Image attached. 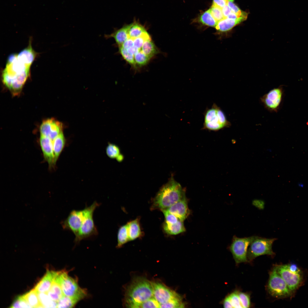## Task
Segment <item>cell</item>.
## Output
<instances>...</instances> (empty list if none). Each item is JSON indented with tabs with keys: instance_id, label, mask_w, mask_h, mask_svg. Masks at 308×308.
<instances>
[{
	"instance_id": "obj_1",
	"label": "cell",
	"mask_w": 308,
	"mask_h": 308,
	"mask_svg": "<svg viewBox=\"0 0 308 308\" xmlns=\"http://www.w3.org/2000/svg\"><path fill=\"white\" fill-rule=\"evenodd\" d=\"M185 196V192L180 184L171 177L153 198L151 209L166 210Z\"/></svg>"
},
{
	"instance_id": "obj_2",
	"label": "cell",
	"mask_w": 308,
	"mask_h": 308,
	"mask_svg": "<svg viewBox=\"0 0 308 308\" xmlns=\"http://www.w3.org/2000/svg\"><path fill=\"white\" fill-rule=\"evenodd\" d=\"M153 297L151 282L142 277L135 278L127 287L124 302L128 307L137 308L138 306Z\"/></svg>"
},
{
	"instance_id": "obj_3",
	"label": "cell",
	"mask_w": 308,
	"mask_h": 308,
	"mask_svg": "<svg viewBox=\"0 0 308 308\" xmlns=\"http://www.w3.org/2000/svg\"><path fill=\"white\" fill-rule=\"evenodd\" d=\"M54 281L60 285L64 295L79 301L87 295L86 290L79 286L77 280L69 276L65 270L56 271Z\"/></svg>"
},
{
	"instance_id": "obj_4",
	"label": "cell",
	"mask_w": 308,
	"mask_h": 308,
	"mask_svg": "<svg viewBox=\"0 0 308 308\" xmlns=\"http://www.w3.org/2000/svg\"><path fill=\"white\" fill-rule=\"evenodd\" d=\"M204 115L203 129L217 131L231 126L224 112L214 103L210 108H206Z\"/></svg>"
},
{
	"instance_id": "obj_5",
	"label": "cell",
	"mask_w": 308,
	"mask_h": 308,
	"mask_svg": "<svg viewBox=\"0 0 308 308\" xmlns=\"http://www.w3.org/2000/svg\"><path fill=\"white\" fill-rule=\"evenodd\" d=\"M267 288L269 294L272 297L277 298L289 297L293 294L277 272L276 266L273 268L270 272Z\"/></svg>"
},
{
	"instance_id": "obj_6",
	"label": "cell",
	"mask_w": 308,
	"mask_h": 308,
	"mask_svg": "<svg viewBox=\"0 0 308 308\" xmlns=\"http://www.w3.org/2000/svg\"><path fill=\"white\" fill-rule=\"evenodd\" d=\"M276 239L254 236L248 250L247 257L249 262L262 255L273 256L275 254L272 250V246Z\"/></svg>"
},
{
	"instance_id": "obj_7",
	"label": "cell",
	"mask_w": 308,
	"mask_h": 308,
	"mask_svg": "<svg viewBox=\"0 0 308 308\" xmlns=\"http://www.w3.org/2000/svg\"><path fill=\"white\" fill-rule=\"evenodd\" d=\"M100 204L95 201L91 205L87 206V211L78 234L75 236L74 242L79 243L81 240L97 235L98 231L95 224L93 215L96 209Z\"/></svg>"
},
{
	"instance_id": "obj_8",
	"label": "cell",
	"mask_w": 308,
	"mask_h": 308,
	"mask_svg": "<svg viewBox=\"0 0 308 308\" xmlns=\"http://www.w3.org/2000/svg\"><path fill=\"white\" fill-rule=\"evenodd\" d=\"M254 237L240 238L235 235L233 236L229 250L236 264L249 262L247 257L248 247Z\"/></svg>"
},
{
	"instance_id": "obj_9",
	"label": "cell",
	"mask_w": 308,
	"mask_h": 308,
	"mask_svg": "<svg viewBox=\"0 0 308 308\" xmlns=\"http://www.w3.org/2000/svg\"><path fill=\"white\" fill-rule=\"evenodd\" d=\"M87 206L82 210H73L67 217L62 222L64 229L71 231L75 236L78 234L87 212Z\"/></svg>"
},
{
	"instance_id": "obj_10",
	"label": "cell",
	"mask_w": 308,
	"mask_h": 308,
	"mask_svg": "<svg viewBox=\"0 0 308 308\" xmlns=\"http://www.w3.org/2000/svg\"><path fill=\"white\" fill-rule=\"evenodd\" d=\"M277 272L293 293L301 285L303 280L301 272H295L289 269L288 264L276 265Z\"/></svg>"
},
{
	"instance_id": "obj_11",
	"label": "cell",
	"mask_w": 308,
	"mask_h": 308,
	"mask_svg": "<svg viewBox=\"0 0 308 308\" xmlns=\"http://www.w3.org/2000/svg\"><path fill=\"white\" fill-rule=\"evenodd\" d=\"M283 95V92L281 88H274L261 97L260 102L269 112H276L281 105Z\"/></svg>"
},
{
	"instance_id": "obj_12",
	"label": "cell",
	"mask_w": 308,
	"mask_h": 308,
	"mask_svg": "<svg viewBox=\"0 0 308 308\" xmlns=\"http://www.w3.org/2000/svg\"><path fill=\"white\" fill-rule=\"evenodd\" d=\"M151 283L153 297L160 305L181 297L176 292L167 287L162 282L154 281Z\"/></svg>"
},
{
	"instance_id": "obj_13",
	"label": "cell",
	"mask_w": 308,
	"mask_h": 308,
	"mask_svg": "<svg viewBox=\"0 0 308 308\" xmlns=\"http://www.w3.org/2000/svg\"><path fill=\"white\" fill-rule=\"evenodd\" d=\"M62 131V124L53 118L43 120L39 127L40 135L48 137L52 140Z\"/></svg>"
},
{
	"instance_id": "obj_14",
	"label": "cell",
	"mask_w": 308,
	"mask_h": 308,
	"mask_svg": "<svg viewBox=\"0 0 308 308\" xmlns=\"http://www.w3.org/2000/svg\"><path fill=\"white\" fill-rule=\"evenodd\" d=\"M53 140L48 137L40 135L39 143L44 157L50 168L54 166Z\"/></svg>"
},
{
	"instance_id": "obj_15",
	"label": "cell",
	"mask_w": 308,
	"mask_h": 308,
	"mask_svg": "<svg viewBox=\"0 0 308 308\" xmlns=\"http://www.w3.org/2000/svg\"><path fill=\"white\" fill-rule=\"evenodd\" d=\"M165 210L174 215L180 220L184 221L190 214L186 196Z\"/></svg>"
},
{
	"instance_id": "obj_16",
	"label": "cell",
	"mask_w": 308,
	"mask_h": 308,
	"mask_svg": "<svg viewBox=\"0 0 308 308\" xmlns=\"http://www.w3.org/2000/svg\"><path fill=\"white\" fill-rule=\"evenodd\" d=\"M56 271L48 270L46 272L34 288L37 292L47 293L50 288L54 281Z\"/></svg>"
},
{
	"instance_id": "obj_17",
	"label": "cell",
	"mask_w": 308,
	"mask_h": 308,
	"mask_svg": "<svg viewBox=\"0 0 308 308\" xmlns=\"http://www.w3.org/2000/svg\"><path fill=\"white\" fill-rule=\"evenodd\" d=\"M31 40H30L28 46L17 54V58L21 62L29 67L34 61L37 55L32 48Z\"/></svg>"
},
{
	"instance_id": "obj_18",
	"label": "cell",
	"mask_w": 308,
	"mask_h": 308,
	"mask_svg": "<svg viewBox=\"0 0 308 308\" xmlns=\"http://www.w3.org/2000/svg\"><path fill=\"white\" fill-rule=\"evenodd\" d=\"M129 26L130 24L125 25L110 35H105V37L113 38L118 47L120 46L128 38V31Z\"/></svg>"
},
{
	"instance_id": "obj_19",
	"label": "cell",
	"mask_w": 308,
	"mask_h": 308,
	"mask_svg": "<svg viewBox=\"0 0 308 308\" xmlns=\"http://www.w3.org/2000/svg\"><path fill=\"white\" fill-rule=\"evenodd\" d=\"M129 241L141 237L143 233L140 223V218H137L127 223Z\"/></svg>"
},
{
	"instance_id": "obj_20",
	"label": "cell",
	"mask_w": 308,
	"mask_h": 308,
	"mask_svg": "<svg viewBox=\"0 0 308 308\" xmlns=\"http://www.w3.org/2000/svg\"><path fill=\"white\" fill-rule=\"evenodd\" d=\"M242 21L225 17L218 21L215 27L218 33L227 32Z\"/></svg>"
},
{
	"instance_id": "obj_21",
	"label": "cell",
	"mask_w": 308,
	"mask_h": 308,
	"mask_svg": "<svg viewBox=\"0 0 308 308\" xmlns=\"http://www.w3.org/2000/svg\"><path fill=\"white\" fill-rule=\"evenodd\" d=\"M65 143V139L62 131L53 141L54 165L57 161Z\"/></svg>"
},
{
	"instance_id": "obj_22",
	"label": "cell",
	"mask_w": 308,
	"mask_h": 308,
	"mask_svg": "<svg viewBox=\"0 0 308 308\" xmlns=\"http://www.w3.org/2000/svg\"><path fill=\"white\" fill-rule=\"evenodd\" d=\"M183 221L179 220L176 223L170 224L164 222L163 227L165 232L170 235H176L184 232L185 230Z\"/></svg>"
},
{
	"instance_id": "obj_23",
	"label": "cell",
	"mask_w": 308,
	"mask_h": 308,
	"mask_svg": "<svg viewBox=\"0 0 308 308\" xmlns=\"http://www.w3.org/2000/svg\"><path fill=\"white\" fill-rule=\"evenodd\" d=\"M106 152L109 157L116 159L119 162H121L123 160V156L121 153L119 148L114 144H108L106 149Z\"/></svg>"
},
{
	"instance_id": "obj_24",
	"label": "cell",
	"mask_w": 308,
	"mask_h": 308,
	"mask_svg": "<svg viewBox=\"0 0 308 308\" xmlns=\"http://www.w3.org/2000/svg\"><path fill=\"white\" fill-rule=\"evenodd\" d=\"M32 307L43 308L40 305L37 291L33 289L23 295Z\"/></svg>"
},
{
	"instance_id": "obj_25",
	"label": "cell",
	"mask_w": 308,
	"mask_h": 308,
	"mask_svg": "<svg viewBox=\"0 0 308 308\" xmlns=\"http://www.w3.org/2000/svg\"><path fill=\"white\" fill-rule=\"evenodd\" d=\"M141 51L151 58L159 52L151 39L145 41L142 46Z\"/></svg>"
},
{
	"instance_id": "obj_26",
	"label": "cell",
	"mask_w": 308,
	"mask_h": 308,
	"mask_svg": "<svg viewBox=\"0 0 308 308\" xmlns=\"http://www.w3.org/2000/svg\"><path fill=\"white\" fill-rule=\"evenodd\" d=\"M129 241L127 224L120 226L117 234V244L116 247L119 248Z\"/></svg>"
},
{
	"instance_id": "obj_27",
	"label": "cell",
	"mask_w": 308,
	"mask_h": 308,
	"mask_svg": "<svg viewBox=\"0 0 308 308\" xmlns=\"http://www.w3.org/2000/svg\"><path fill=\"white\" fill-rule=\"evenodd\" d=\"M47 293L52 300L56 302L64 295L59 284L54 281Z\"/></svg>"
},
{
	"instance_id": "obj_28",
	"label": "cell",
	"mask_w": 308,
	"mask_h": 308,
	"mask_svg": "<svg viewBox=\"0 0 308 308\" xmlns=\"http://www.w3.org/2000/svg\"><path fill=\"white\" fill-rule=\"evenodd\" d=\"M146 31L145 28L139 23L135 22L130 24L128 31V37L135 38L140 36Z\"/></svg>"
},
{
	"instance_id": "obj_29",
	"label": "cell",
	"mask_w": 308,
	"mask_h": 308,
	"mask_svg": "<svg viewBox=\"0 0 308 308\" xmlns=\"http://www.w3.org/2000/svg\"><path fill=\"white\" fill-rule=\"evenodd\" d=\"M37 292L40 304L43 307H57V302L51 299L47 293Z\"/></svg>"
},
{
	"instance_id": "obj_30",
	"label": "cell",
	"mask_w": 308,
	"mask_h": 308,
	"mask_svg": "<svg viewBox=\"0 0 308 308\" xmlns=\"http://www.w3.org/2000/svg\"><path fill=\"white\" fill-rule=\"evenodd\" d=\"M80 301L63 295L57 302L58 308H72Z\"/></svg>"
},
{
	"instance_id": "obj_31",
	"label": "cell",
	"mask_w": 308,
	"mask_h": 308,
	"mask_svg": "<svg viewBox=\"0 0 308 308\" xmlns=\"http://www.w3.org/2000/svg\"><path fill=\"white\" fill-rule=\"evenodd\" d=\"M199 21L204 25L212 27H215L218 22L212 16L209 10L201 15Z\"/></svg>"
},
{
	"instance_id": "obj_32",
	"label": "cell",
	"mask_w": 308,
	"mask_h": 308,
	"mask_svg": "<svg viewBox=\"0 0 308 308\" xmlns=\"http://www.w3.org/2000/svg\"><path fill=\"white\" fill-rule=\"evenodd\" d=\"M119 52L123 58L133 67L136 68L137 66L135 62L134 56L129 54L125 49L119 46Z\"/></svg>"
},
{
	"instance_id": "obj_33",
	"label": "cell",
	"mask_w": 308,
	"mask_h": 308,
	"mask_svg": "<svg viewBox=\"0 0 308 308\" xmlns=\"http://www.w3.org/2000/svg\"><path fill=\"white\" fill-rule=\"evenodd\" d=\"M10 308H32L23 295L17 297L11 304Z\"/></svg>"
},
{
	"instance_id": "obj_34",
	"label": "cell",
	"mask_w": 308,
	"mask_h": 308,
	"mask_svg": "<svg viewBox=\"0 0 308 308\" xmlns=\"http://www.w3.org/2000/svg\"><path fill=\"white\" fill-rule=\"evenodd\" d=\"M135 62L137 66H141L147 64L151 59L143 53L140 51L134 56Z\"/></svg>"
},
{
	"instance_id": "obj_35",
	"label": "cell",
	"mask_w": 308,
	"mask_h": 308,
	"mask_svg": "<svg viewBox=\"0 0 308 308\" xmlns=\"http://www.w3.org/2000/svg\"><path fill=\"white\" fill-rule=\"evenodd\" d=\"M185 304L181 297L177 298L163 304L160 305V308H183Z\"/></svg>"
},
{
	"instance_id": "obj_36",
	"label": "cell",
	"mask_w": 308,
	"mask_h": 308,
	"mask_svg": "<svg viewBox=\"0 0 308 308\" xmlns=\"http://www.w3.org/2000/svg\"><path fill=\"white\" fill-rule=\"evenodd\" d=\"M238 291H235L228 295V299L233 308H243L238 295Z\"/></svg>"
},
{
	"instance_id": "obj_37",
	"label": "cell",
	"mask_w": 308,
	"mask_h": 308,
	"mask_svg": "<svg viewBox=\"0 0 308 308\" xmlns=\"http://www.w3.org/2000/svg\"><path fill=\"white\" fill-rule=\"evenodd\" d=\"M209 10L213 17L217 22L224 18L222 9L218 7L213 4Z\"/></svg>"
},
{
	"instance_id": "obj_38",
	"label": "cell",
	"mask_w": 308,
	"mask_h": 308,
	"mask_svg": "<svg viewBox=\"0 0 308 308\" xmlns=\"http://www.w3.org/2000/svg\"><path fill=\"white\" fill-rule=\"evenodd\" d=\"M238 295L243 308H249L251 306L250 295L244 292L238 291Z\"/></svg>"
},
{
	"instance_id": "obj_39",
	"label": "cell",
	"mask_w": 308,
	"mask_h": 308,
	"mask_svg": "<svg viewBox=\"0 0 308 308\" xmlns=\"http://www.w3.org/2000/svg\"><path fill=\"white\" fill-rule=\"evenodd\" d=\"M160 304L153 297L147 300L140 304L137 308H159Z\"/></svg>"
},
{
	"instance_id": "obj_40",
	"label": "cell",
	"mask_w": 308,
	"mask_h": 308,
	"mask_svg": "<svg viewBox=\"0 0 308 308\" xmlns=\"http://www.w3.org/2000/svg\"><path fill=\"white\" fill-rule=\"evenodd\" d=\"M165 216V220L164 222L170 224H172L177 223L180 220L175 215L171 214L166 210L162 211Z\"/></svg>"
},
{
	"instance_id": "obj_41",
	"label": "cell",
	"mask_w": 308,
	"mask_h": 308,
	"mask_svg": "<svg viewBox=\"0 0 308 308\" xmlns=\"http://www.w3.org/2000/svg\"><path fill=\"white\" fill-rule=\"evenodd\" d=\"M227 0V5L231 9L232 12L237 13L241 10L234 3V0Z\"/></svg>"
},
{
	"instance_id": "obj_42",
	"label": "cell",
	"mask_w": 308,
	"mask_h": 308,
	"mask_svg": "<svg viewBox=\"0 0 308 308\" xmlns=\"http://www.w3.org/2000/svg\"><path fill=\"white\" fill-rule=\"evenodd\" d=\"M213 4L222 9L228 3L227 0H213Z\"/></svg>"
},
{
	"instance_id": "obj_43",
	"label": "cell",
	"mask_w": 308,
	"mask_h": 308,
	"mask_svg": "<svg viewBox=\"0 0 308 308\" xmlns=\"http://www.w3.org/2000/svg\"><path fill=\"white\" fill-rule=\"evenodd\" d=\"M222 11L224 17H227L232 12L231 10L228 5L222 8Z\"/></svg>"
},
{
	"instance_id": "obj_44",
	"label": "cell",
	"mask_w": 308,
	"mask_h": 308,
	"mask_svg": "<svg viewBox=\"0 0 308 308\" xmlns=\"http://www.w3.org/2000/svg\"><path fill=\"white\" fill-rule=\"evenodd\" d=\"M288 265L289 268L291 271L295 272H301L297 265L294 264H289Z\"/></svg>"
}]
</instances>
